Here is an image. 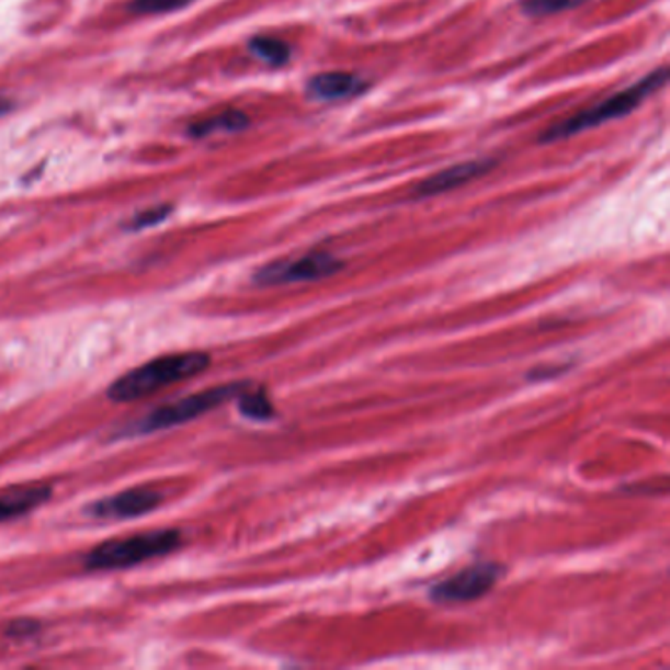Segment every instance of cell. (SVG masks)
<instances>
[{"instance_id": "obj_8", "label": "cell", "mask_w": 670, "mask_h": 670, "mask_svg": "<svg viewBox=\"0 0 670 670\" xmlns=\"http://www.w3.org/2000/svg\"><path fill=\"white\" fill-rule=\"evenodd\" d=\"M496 163L498 161L490 160V158L456 163V166H451V168L427 178L425 181H421L413 191V195L417 198L436 197V195H443L448 191L458 190L466 183H473L474 180L486 175L488 171L496 168Z\"/></svg>"}, {"instance_id": "obj_1", "label": "cell", "mask_w": 670, "mask_h": 670, "mask_svg": "<svg viewBox=\"0 0 670 670\" xmlns=\"http://www.w3.org/2000/svg\"><path fill=\"white\" fill-rule=\"evenodd\" d=\"M211 366L207 352H180L146 362L126 372L106 389V397L114 404H130L154 396L161 389L185 379L195 378Z\"/></svg>"}, {"instance_id": "obj_11", "label": "cell", "mask_w": 670, "mask_h": 670, "mask_svg": "<svg viewBox=\"0 0 670 670\" xmlns=\"http://www.w3.org/2000/svg\"><path fill=\"white\" fill-rule=\"evenodd\" d=\"M248 116L240 111H225V113L217 114V116H211V118H203L197 121L190 126V133L193 136H207V134L220 133H237V130H245L248 126Z\"/></svg>"}, {"instance_id": "obj_3", "label": "cell", "mask_w": 670, "mask_h": 670, "mask_svg": "<svg viewBox=\"0 0 670 670\" xmlns=\"http://www.w3.org/2000/svg\"><path fill=\"white\" fill-rule=\"evenodd\" d=\"M183 543V535L175 529L148 531L130 537L111 538L89 550L86 567L89 570H121L148 563L151 558L168 557Z\"/></svg>"}, {"instance_id": "obj_17", "label": "cell", "mask_w": 670, "mask_h": 670, "mask_svg": "<svg viewBox=\"0 0 670 670\" xmlns=\"http://www.w3.org/2000/svg\"><path fill=\"white\" fill-rule=\"evenodd\" d=\"M39 632V623L34 620H19V622H12L7 629V635L12 639H26L32 637L34 633Z\"/></svg>"}, {"instance_id": "obj_10", "label": "cell", "mask_w": 670, "mask_h": 670, "mask_svg": "<svg viewBox=\"0 0 670 670\" xmlns=\"http://www.w3.org/2000/svg\"><path fill=\"white\" fill-rule=\"evenodd\" d=\"M52 486H20L0 496V523L26 515L29 511L44 506L52 498Z\"/></svg>"}, {"instance_id": "obj_15", "label": "cell", "mask_w": 670, "mask_h": 670, "mask_svg": "<svg viewBox=\"0 0 670 670\" xmlns=\"http://www.w3.org/2000/svg\"><path fill=\"white\" fill-rule=\"evenodd\" d=\"M193 0H133L130 12L133 14H143V16H151V14H163L171 10H180L188 7Z\"/></svg>"}, {"instance_id": "obj_14", "label": "cell", "mask_w": 670, "mask_h": 670, "mask_svg": "<svg viewBox=\"0 0 670 670\" xmlns=\"http://www.w3.org/2000/svg\"><path fill=\"white\" fill-rule=\"evenodd\" d=\"M584 2L586 0H523L521 10L531 19H541V16H553L565 10L576 9Z\"/></svg>"}, {"instance_id": "obj_7", "label": "cell", "mask_w": 670, "mask_h": 670, "mask_svg": "<svg viewBox=\"0 0 670 670\" xmlns=\"http://www.w3.org/2000/svg\"><path fill=\"white\" fill-rule=\"evenodd\" d=\"M161 500L160 491L154 488H130L91 503L87 513L99 520H134L156 510Z\"/></svg>"}, {"instance_id": "obj_6", "label": "cell", "mask_w": 670, "mask_h": 670, "mask_svg": "<svg viewBox=\"0 0 670 670\" xmlns=\"http://www.w3.org/2000/svg\"><path fill=\"white\" fill-rule=\"evenodd\" d=\"M500 572L501 568L498 565H476V567L466 568L453 578L434 586L431 590V598L441 604L473 602L491 590V586L498 582Z\"/></svg>"}, {"instance_id": "obj_4", "label": "cell", "mask_w": 670, "mask_h": 670, "mask_svg": "<svg viewBox=\"0 0 670 670\" xmlns=\"http://www.w3.org/2000/svg\"><path fill=\"white\" fill-rule=\"evenodd\" d=\"M245 389L246 384L237 382V384L211 387L207 391H198L193 396L181 397L173 404L154 409L150 416H146L143 421H138V425L134 427V433L148 434L154 433V431L183 425V423L193 421V419L217 409L218 406L227 404L228 399L240 396Z\"/></svg>"}, {"instance_id": "obj_12", "label": "cell", "mask_w": 670, "mask_h": 670, "mask_svg": "<svg viewBox=\"0 0 670 670\" xmlns=\"http://www.w3.org/2000/svg\"><path fill=\"white\" fill-rule=\"evenodd\" d=\"M250 52L272 67H282L292 59V46L284 39L258 36L250 39Z\"/></svg>"}, {"instance_id": "obj_16", "label": "cell", "mask_w": 670, "mask_h": 670, "mask_svg": "<svg viewBox=\"0 0 670 670\" xmlns=\"http://www.w3.org/2000/svg\"><path fill=\"white\" fill-rule=\"evenodd\" d=\"M170 205H161V207L148 208V211H144V213H140V215H136V217L130 220V228H133V230H143V228L156 227V225H160V223H163V220L170 217Z\"/></svg>"}, {"instance_id": "obj_2", "label": "cell", "mask_w": 670, "mask_h": 670, "mask_svg": "<svg viewBox=\"0 0 670 670\" xmlns=\"http://www.w3.org/2000/svg\"><path fill=\"white\" fill-rule=\"evenodd\" d=\"M667 81H669V69L667 67H659V69H655L649 76L643 77L641 81H637L635 86L627 87L625 91H620V93L605 99L602 103L595 104L592 109H586L582 113L575 114V116H570L567 121L550 126L548 130L538 136V143H558V140H565V138H570V136H576V134L595 128L600 124L627 116L647 96L652 95L655 91H659Z\"/></svg>"}, {"instance_id": "obj_13", "label": "cell", "mask_w": 670, "mask_h": 670, "mask_svg": "<svg viewBox=\"0 0 670 670\" xmlns=\"http://www.w3.org/2000/svg\"><path fill=\"white\" fill-rule=\"evenodd\" d=\"M240 413L248 417V419H254V421H268L275 416L274 406L270 401V397L265 396L264 389H258V391H248L245 389L240 394Z\"/></svg>"}, {"instance_id": "obj_9", "label": "cell", "mask_w": 670, "mask_h": 670, "mask_svg": "<svg viewBox=\"0 0 670 670\" xmlns=\"http://www.w3.org/2000/svg\"><path fill=\"white\" fill-rule=\"evenodd\" d=\"M366 81H362L354 73L347 71H327L311 77L307 83V95L315 101H340L356 96L366 89Z\"/></svg>"}, {"instance_id": "obj_5", "label": "cell", "mask_w": 670, "mask_h": 670, "mask_svg": "<svg viewBox=\"0 0 670 670\" xmlns=\"http://www.w3.org/2000/svg\"><path fill=\"white\" fill-rule=\"evenodd\" d=\"M342 262L327 252H313L297 260H282L260 268L254 275L258 285L297 284L315 282L342 270Z\"/></svg>"}, {"instance_id": "obj_18", "label": "cell", "mask_w": 670, "mask_h": 670, "mask_svg": "<svg viewBox=\"0 0 670 670\" xmlns=\"http://www.w3.org/2000/svg\"><path fill=\"white\" fill-rule=\"evenodd\" d=\"M10 111V103L9 101H4V99H0V116H2V114H7Z\"/></svg>"}]
</instances>
